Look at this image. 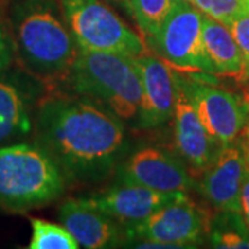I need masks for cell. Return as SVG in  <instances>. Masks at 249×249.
I'll use <instances>...</instances> for the list:
<instances>
[{
	"label": "cell",
	"instance_id": "cell-1",
	"mask_svg": "<svg viewBox=\"0 0 249 249\" xmlns=\"http://www.w3.org/2000/svg\"><path fill=\"white\" fill-rule=\"evenodd\" d=\"M34 132L35 144L53 158L67 183L107 178L124 142L122 119L85 96L45 98L36 111Z\"/></svg>",
	"mask_w": 249,
	"mask_h": 249
},
{
	"label": "cell",
	"instance_id": "cell-2",
	"mask_svg": "<svg viewBox=\"0 0 249 249\" xmlns=\"http://www.w3.org/2000/svg\"><path fill=\"white\" fill-rule=\"evenodd\" d=\"M16 60L25 71L49 85L67 80L79 54L54 0H21L9 16Z\"/></svg>",
	"mask_w": 249,
	"mask_h": 249
},
{
	"label": "cell",
	"instance_id": "cell-3",
	"mask_svg": "<svg viewBox=\"0 0 249 249\" xmlns=\"http://www.w3.org/2000/svg\"><path fill=\"white\" fill-rule=\"evenodd\" d=\"M67 82L76 94L103 104L124 121L139 115L142 85L134 57L79 49Z\"/></svg>",
	"mask_w": 249,
	"mask_h": 249
},
{
	"label": "cell",
	"instance_id": "cell-4",
	"mask_svg": "<svg viewBox=\"0 0 249 249\" xmlns=\"http://www.w3.org/2000/svg\"><path fill=\"white\" fill-rule=\"evenodd\" d=\"M67 180L53 158L37 144L0 147V208L25 213L62 196Z\"/></svg>",
	"mask_w": 249,
	"mask_h": 249
},
{
	"label": "cell",
	"instance_id": "cell-5",
	"mask_svg": "<svg viewBox=\"0 0 249 249\" xmlns=\"http://www.w3.org/2000/svg\"><path fill=\"white\" fill-rule=\"evenodd\" d=\"M58 3L79 49L130 57L150 53L142 37L101 0H60Z\"/></svg>",
	"mask_w": 249,
	"mask_h": 249
},
{
	"label": "cell",
	"instance_id": "cell-6",
	"mask_svg": "<svg viewBox=\"0 0 249 249\" xmlns=\"http://www.w3.org/2000/svg\"><path fill=\"white\" fill-rule=\"evenodd\" d=\"M204 14L194 4L178 0L157 34L147 37L158 57L172 68L213 73L202 42Z\"/></svg>",
	"mask_w": 249,
	"mask_h": 249
},
{
	"label": "cell",
	"instance_id": "cell-7",
	"mask_svg": "<svg viewBox=\"0 0 249 249\" xmlns=\"http://www.w3.org/2000/svg\"><path fill=\"white\" fill-rule=\"evenodd\" d=\"M211 216L187 193L162 205L144 222L124 230V241L151 240L170 248H196L208 237Z\"/></svg>",
	"mask_w": 249,
	"mask_h": 249
},
{
	"label": "cell",
	"instance_id": "cell-8",
	"mask_svg": "<svg viewBox=\"0 0 249 249\" xmlns=\"http://www.w3.org/2000/svg\"><path fill=\"white\" fill-rule=\"evenodd\" d=\"M206 130L219 142H237L248 124L249 109L238 96L209 83L178 79Z\"/></svg>",
	"mask_w": 249,
	"mask_h": 249
},
{
	"label": "cell",
	"instance_id": "cell-9",
	"mask_svg": "<svg viewBox=\"0 0 249 249\" xmlns=\"http://www.w3.org/2000/svg\"><path fill=\"white\" fill-rule=\"evenodd\" d=\"M118 181L134 183L162 193H187L196 187L183 160L158 147H142L118 169Z\"/></svg>",
	"mask_w": 249,
	"mask_h": 249
},
{
	"label": "cell",
	"instance_id": "cell-10",
	"mask_svg": "<svg viewBox=\"0 0 249 249\" xmlns=\"http://www.w3.org/2000/svg\"><path fill=\"white\" fill-rule=\"evenodd\" d=\"M172 119L176 154L193 178H201L205 170L213 163L223 144L206 130L180 82Z\"/></svg>",
	"mask_w": 249,
	"mask_h": 249
},
{
	"label": "cell",
	"instance_id": "cell-11",
	"mask_svg": "<svg viewBox=\"0 0 249 249\" xmlns=\"http://www.w3.org/2000/svg\"><path fill=\"white\" fill-rule=\"evenodd\" d=\"M140 71L142 100L137 115L140 129H154L169 122L175 114L178 94V78L173 68L151 53L134 57Z\"/></svg>",
	"mask_w": 249,
	"mask_h": 249
},
{
	"label": "cell",
	"instance_id": "cell-12",
	"mask_svg": "<svg viewBox=\"0 0 249 249\" xmlns=\"http://www.w3.org/2000/svg\"><path fill=\"white\" fill-rule=\"evenodd\" d=\"M180 193H162L116 180L115 184L106 191L85 198L126 230L144 222L158 208L175 199Z\"/></svg>",
	"mask_w": 249,
	"mask_h": 249
},
{
	"label": "cell",
	"instance_id": "cell-13",
	"mask_svg": "<svg viewBox=\"0 0 249 249\" xmlns=\"http://www.w3.org/2000/svg\"><path fill=\"white\" fill-rule=\"evenodd\" d=\"M247 169L242 144H224L213 163L201 176L198 188L216 211L241 212V187Z\"/></svg>",
	"mask_w": 249,
	"mask_h": 249
},
{
	"label": "cell",
	"instance_id": "cell-14",
	"mask_svg": "<svg viewBox=\"0 0 249 249\" xmlns=\"http://www.w3.org/2000/svg\"><path fill=\"white\" fill-rule=\"evenodd\" d=\"M58 220L82 248H114L124 244L122 226L93 206L85 196L64 201L58 209Z\"/></svg>",
	"mask_w": 249,
	"mask_h": 249
},
{
	"label": "cell",
	"instance_id": "cell-15",
	"mask_svg": "<svg viewBox=\"0 0 249 249\" xmlns=\"http://www.w3.org/2000/svg\"><path fill=\"white\" fill-rule=\"evenodd\" d=\"M202 42L213 75L242 76L245 65L240 47L226 24L204 14Z\"/></svg>",
	"mask_w": 249,
	"mask_h": 249
},
{
	"label": "cell",
	"instance_id": "cell-16",
	"mask_svg": "<svg viewBox=\"0 0 249 249\" xmlns=\"http://www.w3.org/2000/svg\"><path fill=\"white\" fill-rule=\"evenodd\" d=\"M34 130V121L22 91L10 80L0 79V142L24 137Z\"/></svg>",
	"mask_w": 249,
	"mask_h": 249
},
{
	"label": "cell",
	"instance_id": "cell-17",
	"mask_svg": "<svg viewBox=\"0 0 249 249\" xmlns=\"http://www.w3.org/2000/svg\"><path fill=\"white\" fill-rule=\"evenodd\" d=\"M208 238L213 248L249 249V227L241 212H224L211 217Z\"/></svg>",
	"mask_w": 249,
	"mask_h": 249
},
{
	"label": "cell",
	"instance_id": "cell-18",
	"mask_svg": "<svg viewBox=\"0 0 249 249\" xmlns=\"http://www.w3.org/2000/svg\"><path fill=\"white\" fill-rule=\"evenodd\" d=\"M32 238L29 249H78L80 245L62 224L47 222L40 217H31Z\"/></svg>",
	"mask_w": 249,
	"mask_h": 249
},
{
	"label": "cell",
	"instance_id": "cell-19",
	"mask_svg": "<svg viewBox=\"0 0 249 249\" xmlns=\"http://www.w3.org/2000/svg\"><path fill=\"white\" fill-rule=\"evenodd\" d=\"M129 11L145 37L157 34L178 0H127Z\"/></svg>",
	"mask_w": 249,
	"mask_h": 249
},
{
	"label": "cell",
	"instance_id": "cell-20",
	"mask_svg": "<svg viewBox=\"0 0 249 249\" xmlns=\"http://www.w3.org/2000/svg\"><path fill=\"white\" fill-rule=\"evenodd\" d=\"M193 4L202 14L229 25L240 14L248 11L247 0H193Z\"/></svg>",
	"mask_w": 249,
	"mask_h": 249
},
{
	"label": "cell",
	"instance_id": "cell-21",
	"mask_svg": "<svg viewBox=\"0 0 249 249\" xmlns=\"http://www.w3.org/2000/svg\"><path fill=\"white\" fill-rule=\"evenodd\" d=\"M231 31L232 36L240 47L244 65H245V73L249 75V11H245L235 17L231 22L227 25Z\"/></svg>",
	"mask_w": 249,
	"mask_h": 249
},
{
	"label": "cell",
	"instance_id": "cell-22",
	"mask_svg": "<svg viewBox=\"0 0 249 249\" xmlns=\"http://www.w3.org/2000/svg\"><path fill=\"white\" fill-rule=\"evenodd\" d=\"M16 61V47L9 17L0 10V72L6 71Z\"/></svg>",
	"mask_w": 249,
	"mask_h": 249
},
{
	"label": "cell",
	"instance_id": "cell-23",
	"mask_svg": "<svg viewBox=\"0 0 249 249\" xmlns=\"http://www.w3.org/2000/svg\"><path fill=\"white\" fill-rule=\"evenodd\" d=\"M240 206L241 214L244 217V220L249 227V165L247 162V169H245V176L241 187V196H240Z\"/></svg>",
	"mask_w": 249,
	"mask_h": 249
},
{
	"label": "cell",
	"instance_id": "cell-24",
	"mask_svg": "<svg viewBox=\"0 0 249 249\" xmlns=\"http://www.w3.org/2000/svg\"><path fill=\"white\" fill-rule=\"evenodd\" d=\"M242 136H244V142H242V147H244V151H245V155H247V162L249 165V122L248 124L245 126L244 132H242Z\"/></svg>",
	"mask_w": 249,
	"mask_h": 249
},
{
	"label": "cell",
	"instance_id": "cell-25",
	"mask_svg": "<svg viewBox=\"0 0 249 249\" xmlns=\"http://www.w3.org/2000/svg\"><path fill=\"white\" fill-rule=\"evenodd\" d=\"M108 1H112V3H115V4H119V6H122L124 9L129 10V1H127V0H108Z\"/></svg>",
	"mask_w": 249,
	"mask_h": 249
},
{
	"label": "cell",
	"instance_id": "cell-26",
	"mask_svg": "<svg viewBox=\"0 0 249 249\" xmlns=\"http://www.w3.org/2000/svg\"><path fill=\"white\" fill-rule=\"evenodd\" d=\"M247 10L249 11V0H247Z\"/></svg>",
	"mask_w": 249,
	"mask_h": 249
},
{
	"label": "cell",
	"instance_id": "cell-27",
	"mask_svg": "<svg viewBox=\"0 0 249 249\" xmlns=\"http://www.w3.org/2000/svg\"><path fill=\"white\" fill-rule=\"evenodd\" d=\"M183 1H188V3H191V4H193V0H183Z\"/></svg>",
	"mask_w": 249,
	"mask_h": 249
},
{
	"label": "cell",
	"instance_id": "cell-28",
	"mask_svg": "<svg viewBox=\"0 0 249 249\" xmlns=\"http://www.w3.org/2000/svg\"><path fill=\"white\" fill-rule=\"evenodd\" d=\"M248 76H249V75H248Z\"/></svg>",
	"mask_w": 249,
	"mask_h": 249
}]
</instances>
